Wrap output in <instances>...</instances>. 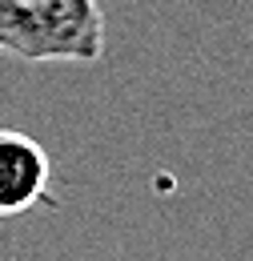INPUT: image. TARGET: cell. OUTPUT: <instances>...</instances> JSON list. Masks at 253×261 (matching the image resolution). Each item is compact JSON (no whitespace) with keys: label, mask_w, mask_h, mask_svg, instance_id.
<instances>
[{"label":"cell","mask_w":253,"mask_h":261,"mask_svg":"<svg viewBox=\"0 0 253 261\" xmlns=\"http://www.w3.org/2000/svg\"><path fill=\"white\" fill-rule=\"evenodd\" d=\"M0 53L29 65H93L105 53L96 0H0Z\"/></svg>","instance_id":"obj_1"},{"label":"cell","mask_w":253,"mask_h":261,"mask_svg":"<svg viewBox=\"0 0 253 261\" xmlns=\"http://www.w3.org/2000/svg\"><path fill=\"white\" fill-rule=\"evenodd\" d=\"M53 185V161L44 145L20 129H0V217L36 209Z\"/></svg>","instance_id":"obj_2"}]
</instances>
